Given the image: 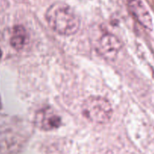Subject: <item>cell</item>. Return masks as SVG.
<instances>
[{"label": "cell", "instance_id": "6da1fadb", "mask_svg": "<svg viewBox=\"0 0 154 154\" xmlns=\"http://www.w3.org/2000/svg\"><path fill=\"white\" fill-rule=\"evenodd\" d=\"M46 20L49 26L61 35H72L81 26V20L75 11L66 3L51 5L46 11Z\"/></svg>", "mask_w": 154, "mask_h": 154}, {"label": "cell", "instance_id": "7a4b0ae2", "mask_svg": "<svg viewBox=\"0 0 154 154\" xmlns=\"http://www.w3.org/2000/svg\"><path fill=\"white\" fill-rule=\"evenodd\" d=\"M82 114L87 120L97 124H105L111 120L113 108L111 102L99 96L87 97L81 105Z\"/></svg>", "mask_w": 154, "mask_h": 154}, {"label": "cell", "instance_id": "3957f363", "mask_svg": "<svg viewBox=\"0 0 154 154\" xmlns=\"http://www.w3.org/2000/svg\"><path fill=\"white\" fill-rule=\"evenodd\" d=\"M122 49V42L114 35H102L96 45V51L104 59L110 61L115 60Z\"/></svg>", "mask_w": 154, "mask_h": 154}, {"label": "cell", "instance_id": "277c9868", "mask_svg": "<svg viewBox=\"0 0 154 154\" xmlns=\"http://www.w3.org/2000/svg\"><path fill=\"white\" fill-rule=\"evenodd\" d=\"M128 9L133 17L147 29H153V20L148 10L141 0H127Z\"/></svg>", "mask_w": 154, "mask_h": 154}, {"label": "cell", "instance_id": "5b68a950", "mask_svg": "<svg viewBox=\"0 0 154 154\" xmlns=\"http://www.w3.org/2000/svg\"><path fill=\"white\" fill-rule=\"evenodd\" d=\"M35 120L37 126L45 131L58 129L62 123L61 117L51 108H45L39 111L35 117Z\"/></svg>", "mask_w": 154, "mask_h": 154}, {"label": "cell", "instance_id": "8992f818", "mask_svg": "<svg viewBox=\"0 0 154 154\" xmlns=\"http://www.w3.org/2000/svg\"><path fill=\"white\" fill-rule=\"evenodd\" d=\"M27 39V33L23 26L17 25L14 28L11 38V45L14 49L21 50L25 45Z\"/></svg>", "mask_w": 154, "mask_h": 154}, {"label": "cell", "instance_id": "52a82bcc", "mask_svg": "<svg viewBox=\"0 0 154 154\" xmlns=\"http://www.w3.org/2000/svg\"><path fill=\"white\" fill-rule=\"evenodd\" d=\"M2 50L0 49V60L2 59Z\"/></svg>", "mask_w": 154, "mask_h": 154}]
</instances>
